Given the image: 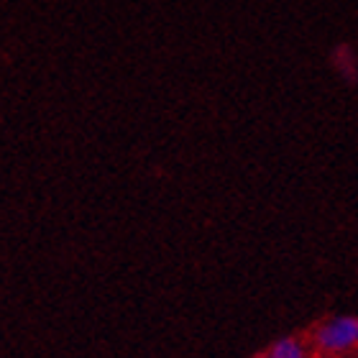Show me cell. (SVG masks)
Listing matches in <instances>:
<instances>
[{"label": "cell", "mask_w": 358, "mask_h": 358, "mask_svg": "<svg viewBox=\"0 0 358 358\" xmlns=\"http://www.w3.org/2000/svg\"><path fill=\"white\" fill-rule=\"evenodd\" d=\"M315 345L320 353L338 356V353H348L358 345V320L341 315V317H330L322 325H317L313 336Z\"/></svg>", "instance_id": "cell-1"}, {"label": "cell", "mask_w": 358, "mask_h": 358, "mask_svg": "<svg viewBox=\"0 0 358 358\" xmlns=\"http://www.w3.org/2000/svg\"><path fill=\"white\" fill-rule=\"evenodd\" d=\"M266 358H307V348L299 338H282L268 348Z\"/></svg>", "instance_id": "cell-2"}]
</instances>
